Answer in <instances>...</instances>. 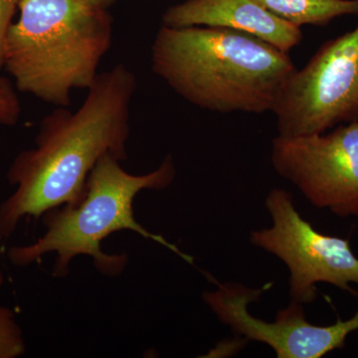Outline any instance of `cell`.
Segmentation results:
<instances>
[{
    "label": "cell",
    "mask_w": 358,
    "mask_h": 358,
    "mask_svg": "<svg viewBox=\"0 0 358 358\" xmlns=\"http://www.w3.org/2000/svg\"><path fill=\"white\" fill-rule=\"evenodd\" d=\"M136 86V74L120 63L96 76L76 112L58 107L42 120L34 148L21 152L7 171L15 192L0 204L2 236H13L23 219L82 201L90 173L103 155L128 159Z\"/></svg>",
    "instance_id": "1"
},
{
    "label": "cell",
    "mask_w": 358,
    "mask_h": 358,
    "mask_svg": "<svg viewBox=\"0 0 358 358\" xmlns=\"http://www.w3.org/2000/svg\"><path fill=\"white\" fill-rule=\"evenodd\" d=\"M152 69L200 109L229 114L273 112L298 68L289 53L230 28L162 25L152 45Z\"/></svg>",
    "instance_id": "2"
},
{
    "label": "cell",
    "mask_w": 358,
    "mask_h": 358,
    "mask_svg": "<svg viewBox=\"0 0 358 358\" xmlns=\"http://www.w3.org/2000/svg\"><path fill=\"white\" fill-rule=\"evenodd\" d=\"M20 16L7 36L4 68L16 89L56 108L87 89L113 43L108 9L85 0H20Z\"/></svg>",
    "instance_id": "3"
},
{
    "label": "cell",
    "mask_w": 358,
    "mask_h": 358,
    "mask_svg": "<svg viewBox=\"0 0 358 358\" xmlns=\"http://www.w3.org/2000/svg\"><path fill=\"white\" fill-rule=\"evenodd\" d=\"M173 155H167L159 169L143 176L127 173L112 155H103L92 169L82 201L73 206L62 205L43 214L46 232L37 241L11 247L8 259L15 267H27L49 253H56L53 275L65 278L77 256H90L101 274L117 277L128 264V255L103 253L101 243L117 231L129 230L152 240L193 264L183 253L160 235L154 234L136 220L134 201L143 190L166 189L176 179Z\"/></svg>",
    "instance_id": "4"
},
{
    "label": "cell",
    "mask_w": 358,
    "mask_h": 358,
    "mask_svg": "<svg viewBox=\"0 0 358 358\" xmlns=\"http://www.w3.org/2000/svg\"><path fill=\"white\" fill-rule=\"evenodd\" d=\"M272 113L281 136L322 134L358 122V24L327 40L294 71Z\"/></svg>",
    "instance_id": "5"
},
{
    "label": "cell",
    "mask_w": 358,
    "mask_h": 358,
    "mask_svg": "<svg viewBox=\"0 0 358 358\" xmlns=\"http://www.w3.org/2000/svg\"><path fill=\"white\" fill-rule=\"evenodd\" d=\"M265 204L272 227L252 231L250 242L286 264L292 301L313 303L320 282L357 296L350 285L358 284V258L348 240L317 232L296 211L287 190H271Z\"/></svg>",
    "instance_id": "6"
},
{
    "label": "cell",
    "mask_w": 358,
    "mask_h": 358,
    "mask_svg": "<svg viewBox=\"0 0 358 358\" xmlns=\"http://www.w3.org/2000/svg\"><path fill=\"white\" fill-rule=\"evenodd\" d=\"M271 162L313 206L358 218V122L322 134L277 136Z\"/></svg>",
    "instance_id": "7"
},
{
    "label": "cell",
    "mask_w": 358,
    "mask_h": 358,
    "mask_svg": "<svg viewBox=\"0 0 358 358\" xmlns=\"http://www.w3.org/2000/svg\"><path fill=\"white\" fill-rule=\"evenodd\" d=\"M272 285L254 289L239 282H217V288L204 292L202 298L223 324L247 341L270 346L279 358L324 357L343 348L348 336L358 331V310L352 319L315 326L306 320L303 305L294 301L280 310L273 322L257 319L249 313V303L259 301Z\"/></svg>",
    "instance_id": "8"
},
{
    "label": "cell",
    "mask_w": 358,
    "mask_h": 358,
    "mask_svg": "<svg viewBox=\"0 0 358 358\" xmlns=\"http://www.w3.org/2000/svg\"><path fill=\"white\" fill-rule=\"evenodd\" d=\"M162 25L223 27L248 33L285 53L301 44V28L277 17L254 0H185L169 6Z\"/></svg>",
    "instance_id": "9"
},
{
    "label": "cell",
    "mask_w": 358,
    "mask_h": 358,
    "mask_svg": "<svg viewBox=\"0 0 358 358\" xmlns=\"http://www.w3.org/2000/svg\"><path fill=\"white\" fill-rule=\"evenodd\" d=\"M268 13L301 28L324 27L336 18L358 15V0H254Z\"/></svg>",
    "instance_id": "10"
},
{
    "label": "cell",
    "mask_w": 358,
    "mask_h": 358,
    "mask_svg": "<svg viewBox=\"0 0 358 358\" xmlns=\"http://www.w3.org/2000/svg\"><path fill=\"white\" fill-rule=\"evenodd\" d=\"M25 352V339L15 313L0 306V358H17Z\"/></svg>",
    "instance_id": "11"
},
{
    "label": "cell",
    "mask_w": 358,
    "mask_h": 358,
    "mask_svg": "<svg viewBox=\"0 0 358 358\" xmlns=\"http://www.w3.org/2000/svg\"><path fill=\"white\" fill-rule=\"evenodd\" d=\"M20 115V101L13 84L7 78L0 76V124L15 126Z\"/></svg>",
    "instance_id": "12"
},
{
    "label": "cell",
    "mask_w": 358,
    "mask_h": 358,
    "mask_svg": "<svg viewBox=\"0 0 358 358\" xmlns=\"http://www.w3.org/2000/svg\"><path fill=\"white\" fill-rule=\"evenodd\" d=\"M20 3V0H0V70L4 68L7 36Z\"/></svg>",
    "instance_id": "13"
},
{
    "label": "cell",
    "mask_w": 358,
    "mask_h": 358,
    "mask_svg": "<svg viewBox=\"0 0 358 358\" xmlns=\"http://www.w3.org/2000/svg\"><path fill=\"white\" fill-rule=\"evenodd\" d=\"M90 6L98 7V8L109 9L114 4L115 0H85Z\"/></svg>",
    "instance_id": "14"
},
{
    "label": "cell",
    "mask_w": 358,
    "mask_h": 358,
    "mask_svg": "<svg viewBox=\"0 0 358 358\" xmlns=\"http://www.w3.org/2000/svg\"><path fill=\"white\" fill-rule=\"evenodd\" d=\"M3 239H4V237L2 236L1 233H0V287H1L4 282L3 273H2V270H1L2 240H3Z\"/></svg>",
    "instance_id": "15"
}]
</instances>
